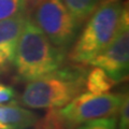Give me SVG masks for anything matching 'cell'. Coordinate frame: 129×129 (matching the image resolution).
I'll use <instances>...</instances> for the list:
<instances>
[{
	"mask_svg": "<svg viewBox=\"0 0 129 129\" xmlns=\"http://www.w3.org/2000/svg\"><path fill=\"white\" fill-rule=\"evenodd\" d=\"M39 116L15 101L0 106V129H29L38 122Z\"/></svg>",
	"mask_w": 129,
	"mask_h": 129,
	"instance_id": "cell-8",
	"label": "cell"
},
{
	"mask_svg": "<svg viewBox=\"0 0 129 129\" xmlns=\"http://www.w3.org/2000/svg\"><path fill=\"white\" fill-rule=\"evenodd\" d=\"M25 1L27 3V6H30L31 8H36L42 0H25Z\"/></svg>",
	"mask_w": 129,
	"mask_h": 129,
	"instance_id": "cell-15",
	"label": "cell"
},
{
	"mask_svg": "<svg viewBox=\"0 0 129 129\" xmlns=\"http://www.w3.org/2000/svg\"><path fill=\"white\" fill-rule=\"evenodd\" d=\"M27 14L0 21V74L8 72L14 63L15 51Z\"/></svg>",
	"mask_w": 129,
	"mask_h": 129,
	"instance_id": "cell-7",
	"label": "cell"
},
{
	"mask_svg": "<svg viewBox=\"0 0 129 129\" xmlns=\"http://www.w3.org/2000/svg\"><path fill=\"white\" fill-rule=\"evenodd\" d=\"M15 99L16 92L14 88L10 85H7V84L0 83V106L15 101Z\"/></svg>",
	"mask_w": 129,
	"mask_h": 129,
	"instance_id": "cell-14",
	"label": "cell"
},
{
	"mask_svg": "<svg viewBox=\"0 0 129 129\" xmlns=\"http://www.w3.org/2000/svg\"><path fill=\"white\" fill-rule=\"evenodd\" d=\"M89 64L101 68L117 83L127 79L129 68V14L127 7L123 12L115 37L90 60Z\"/></svg>",
	"mask_w": 129,
	"mask_h": 129,
	"instance_id": "cell-6",
	"label": "cell"
},
{
	"mask_svg": "<svg viewBox=\"0 0 129 129\" xmlns=\"http://www.w3.org/2000/svg\"><path fill=\"white\" fill-rule=\"evenodd\" d=\"M87 70L80 64L60 67L29 81L21 101L30 109H59L80 95L85 86Z\"/></svg>",
	"mask_w": 129,
	"mask_h": 129,
	"instance_id": "cell-2",
	"label": "cell"
},
{
	"mask_svg": "<svg viewBox=\"0 0 129 129\" xmlns=\"http://www.w3.org/2000/svg\"><path fill=\"white\" fill-rule=\"evenodd\" d=\"M67 52L55 46L32 18L27 15L16 45L14 63L23 82L39 79L63 64Z\"/></svg>",
	"mask_w": 129,
	"mask_h": 129,
	"instance_id": "cell-1",
	"label": "cell"
},
{
	"mask_svg": "<svg viewBox=\"0 0 129 129\" xmlns=\"http://www.w3.org/2000/svg\"><path fill=\"white\" fill-rule=\"evenodd\" d=\"M26 10L25 0H0V21L25 14Z\"/></svg>",
	"mask_w": 129,
	"mask_h": 129,
	"instance_id": "cell-11",
	"label": "cell"
},
{
	"mask_svg": "<svg viewBox=\"0 0 129 129\" xmlns=\"http://www.w3.org/2000/svg\"><path fill=\"white\" fill-rule=\"evenodd\" d=\"M118 83L113 80L104 70L99 67H95L87 72L84 87L90 94L101 95L109 92Z\"/></svg>",
	"mask_w": 129,
	"mask_h": 129,
	"instance_id": "cell-9",
	"label": "cell"
},
{
	"mask_svg": "<svg viewBox=\"0 0 129 129\" xmlns=\"http://www.w3.org/2000/svg\"><path fill=\"white\" fill-rule=\"evenodd\" d=\"M62 2L81 26V24L85 22L91 14L99 0H62Z\"/></svg>",
	"mask_w": 129,
	"mask_h": 129,
	"instance_id": "cell-10",
	"label": "cell"
},
{
	"mask_svg": "<svg viewBox=\"0 0 129 129\" xmlns=\"http://www.w3.org/2000/svg\"><path fill=\"white\" fill-rule=\"evenodd\" d=\"M76 129H117V120L115 116L101 117L81 124Z\"/></svg>",
	"mask_w": 129,
	"mask_h": 129,
	"instance_id": "cell-12",
	"label": "cell"
},
{
	"mask_svg": "<svg viewBox=\"0 0 129 129\" xmlns=\"http://www.w3.org/2000/svg\"><path fill=\"white\" fill-rule=\"evenodd\" d=\"M127 94L95 95L90 92H81L58 109V113L67 129H73L79 125L101 117H111L117 115L122 103Z\"/></svg>",
	"mask_w": 129,
	"mask_h": 129,
	"instance_id": "cell-4",
	"label": "cell"
},
{
	"mask_svg": "<svg viewBox=\"0 0 129 129\" xmlns=\"http://www.w3.org/2000/svg\"><path fill=\"white\" fill-rule=\"evenodd\" d=\"M117 115L119 118L117 122V129H129V98H128V95L125 97Z\"/></svg>",
	"mask_w": 129,
	"mask_h": 129,
	"instance_id": "cell-13",
	"label": "cell"
},
{
	"mask_svg": "<svg viewBox=\"0 0 129 129\" xmlns=\"http://www.w3.org/2000/svg\"><path fill=\"white\" fill-rule=\"evenodd\" d=\"M126 7L127 5L125 6L123 0H99L71 48L70 61L78 64H89L90 60L115 37Z\"/></svg>",
	"mask_w": 129,
	"mask_h": 129,
	"instance_id": "cell-3",
	"label": "cell"
},
{
	"mask_svg": "<svg viewBox=\"0 0 129 129\" xmlns=\"http://www.w3.org/2000/svg\"><path fill=\"white\" fill-rule=\"evenodd\" d=\"M35 9L32 19L55 46L67 52L76 38L80 25L62 0H42Z\"/></svg>",
	"mask_w": 129,
	"mask_h": 129,
	"instance_id": "cell-5",
	"label": "cell"
}]
</instances>
